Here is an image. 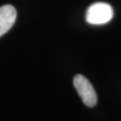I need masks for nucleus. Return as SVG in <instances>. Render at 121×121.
Segmentation results:
<instances>
[{
    "label": "nucleus",
    "mask_w": 121,
    "mask_h": 121,
    "mask_svg": "<svg viewBox=\"0 0 121 121\" xmlns=\"http://www.w3.org/2000/svg\"><path fill=\"white\" fill-rule=\"evenodd\" d=\"M113 17V9L105 2H95L89 6L86 13V20L91 25H104Z\"/></svg>",
    "instance_id": "1"
},
{
    "label": "nucleus",
    "mask_w": 121,
    "mask_h": 121,
    "mask_svg": "<svg viewBox=\"0 0 121 121\" xmlns=\"http://www.w3.org/2000/svg\"><path fill=\"white\" fill-rule=\"evenodd\" d=\"M73 84L83 102L88 107H94L97 104V94L90 81L83 75H76Z\"/></svg>",
    "instance_id": "2"
},
{
    "label": "nucleus",
    "mask_w": 121,
    "mask_h": 121,
    "mask_svg": "<svg viewBox=\"0 0 121 121\" xmlns=\"http://www.w3.org/2000/svg\"><path fill=\"white\" fill-rule=\"evenodd\" d=\"M17 17V11L11 5L0 7V37L6 33L13 25Z\"/></svg>",
    "instance_id": "3"
}]
</instances>
